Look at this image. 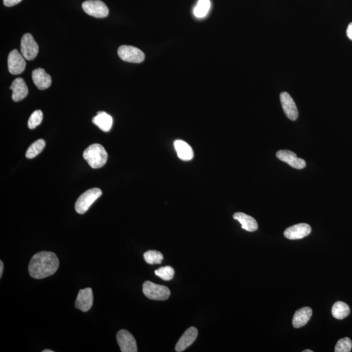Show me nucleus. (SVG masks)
I'll use <instances>...</instances> for the list:
<instances>
[{"instance_id":"obj_9","label":"nucleus","mask_w":352,"mask_h":352,"mask_svg":"<svg viewBox=\"0 0 352 352\" xmlns=\"http://www.w3.org/2000/svg\"><path fill=\"white\" fill-rule=\"evenodd\" d=\"M117 342L122 352L138 351L135 339L128 331L122 330L117 333Z\"/></svg>"},{"instance_id":"obj_4","label":"nucleus","mask_w":352,"mask_h":352,"mask_svg":"<svg viewBox=\"0 0 352 352\" xmlns=\"http://www.w3.org/2000/svg\"><path fill=\"white\" fill-rule=\"evenodd\" d=\"M143 290L144 294L148 299L157 301H165L169 298L171 294L169 288L155 284L149 280L144 283Z\"/></svg>"},{"instance_id":"obj_19","label":"nucleus","mask_w":352,"mask_h":352,"mask_svg":"<svg viewBox=\"0 0 352 352\" xmlns=\"http://www.w3.org/2000/svg\"><path fill=\"white\" fill-rule=\"evenodd\" d=\"M92 122L104 132L110 131L113 124L112 116L105 112H99Z\"/></svg>"},{"instance_id":"obj_15","label":"nucleus","mask_w":352,"mask_h":352,"mask_svg":"<svg viewBox=\"0 0 352 352\" xmlns=\"http://www.w3.org/2000/svg\"><path fill=\"white\" fill-rule=\"evenodd\" d=\"M13 91L12 99L15 102H18L27 98L28 94V88L25 80L22 78H17L13 82L10 87Z\"/></svg>"},{"instance_id":"obj_5","label":"nucleus","mask_w":352,"mask_h":352,"mask_svg":"<svg viewBox=\"0 0 352 352\" xmlns=\"http://www.w3.org/2000/svg\"><path fill=\"white\" fill-rule=\"evenodd\" d=\"M82 7L85 13L93 17L105 18L109 14L108 7L101 0H87Z\"/></svg>"},{"instance_id":"obj_32","label":"nucleus","mask_w":352,"mask_h":352,"mask_svg":"<svg viewBox=\"0 0 352 352\" xmlns=\"http://www.w3.org/2000/svg\"><path fill=\"white\" fill-rule=\"evenodd\" d=\"M303 352H313V351L311 350V349H306V350H304Z\"/></svg>"},{"instance_id":"obj_10","label":"nucleus","mask_w":352,"mask_h":352,"mask_svg":"<svg viewBox=\"0 0 352 352\" xmlns=\"http://www.w3.org/2000/svg\"><path fill=\"white\" fill-rule=\"evenodd\" d=\"M276 157L281 161L287 162L295 169L301 170L306 167L304 160L297 157L296 154L289 150H279L276 153Z\"/></svg>"},{"instance_id":"obj_13","label":"nucleus","mask_w":352,"mask_h":352,"mask_svg":"<svg viewBox=\"0 0 352 352\" xmlns=\"http://www.w3.org/2000/svg\"><path fill=\"white\" fill-rule=\"evenodd\" d=\"M311 230L308 224L300 223L286 229L284 235L288 240H300L310 234Z\"/></svg>"},{"instance_id":"obj_12","label":"nucleus","mask_w":352,"mask_h":352,"mask_svg":"<svg viewBox=\"0 0 352 352\" xmlns=\"http://www.w3.org/2000/svg\"><path fill=\"white\" fill-rule=\"evenodd\" d=\"M93 302V290L91 288H86L80 290L75 301V307L82 312H87L91 308Z\"/></svg>"},{"instance_id":"obj_20","label":"nucleus","mask_w":352,"mask_h":352,"mask_svg":"<svg viewBox=\"0 0 352 352\" xmlns=\"http://www.w3.org/2000/svg\"><path fill=\"white\" fill-rule=\"evenodd\" d=\"M174 147L179 159L183 160H190L193 159V149L185 142L181 140H176L174 142Z\"/></svg>"},{"instance_id":"obj_14","label":"nucleus","mask_w":352,"mask_h":352,"mask_svg":"<svg viewBox=\"0 0 352 352\" xmlns=\"http://www.w3.org/2000/svg\"><path fill=\"white\" fill-rule=\"evenodd\" d=\"M198 333V330L195 327H191L186 330L177 342L175 348L176 351L181 352L187 349L197 339Z\"/></svg>"},{"instance_id":"obj_31","label":"nucleus","mask_w":352,"mask_h":352,"mask_svg":"<svg viewBox=\"0 0 352 352\" xmlns=\"http://www.w3.org/2000/svg\"><path fill=\"white\" fill-rule=\"evenodd\" d=\"M42 352H54V351L51 350V349H44V350L42 351Z\"/></svg>"},{"instance_id":"obj_7","label":"nucleus","mask_w":352,"mask_h":352,"mask_svg":"<svg viewBox=\"0 0 352 352\" xmlns=\"http://www.w3.org/2000/svg\"><path fill=\"white\" fill-rule=\"evenodd\" d=\"M118 54L122 60L127 62L140 63L145 59L143 52L133 46H121L118 49Z\"/></svg>"},{"instance_id":"obj_11","label":"nucleus","mask_w":352,"mask_h":352,"mask_svg":"<svg viewBox=\"0 0 352 352\" xmlns=\"http://www.w3.org/2000/svg\"><path fill=\"white\" fill-rule=\"evenodd\" d=\"M280 99L285 114L288 119L295 121L298 118V110L295 105L294 99L287 92L280 93Z\"/></svg>"},{"instance_id":"obj_26","label":"nucleus","mask_w":352,"mask_h":352,"mask_svg":"<svg viewBox=\"0 0 352 352\" xmlns=\"http://www.w3.org/2000/svg\"><path fill=\"white\" fill-rule=\"evenodd\" d=\"M43 118V114L41 110H37L34 111L28 120V125L30 129L36 128L38 125L41 124Z\"/></svg>"},{"instance_id":"obj_22","label":"nucleus","mask_w":352,"mask_h":352,"mask_svg":"<svg viewBox=\"0 0 352 352\" xmlns=\"http://www.w3.org/2000/svg\"><path fill=\"white\" fill-rule=\"evenodd\" d=\"M45 146V141L42 139H39L33 143L28 149L27 153H26V157L29 159H34L42 152Z\"/></svg>"},{"instance_id":"obj_1","label":"nucleus","mask_w":352,"mask_h":352,"mask_svg":"<svg viewBox=\"0 0 352 352\" xmlns=\"http://www.w3.org/2000/svg\"><path fill=\"white\" fill-rule=\"evenodd\" d=\"M59 265L58 257L54 252L42 251L35 254L31 259L28 271L32 277L41 279L54 275Z\"/></svg>"},{"instance_id":"obj_21","label":"nucleus","mask_w":352,"mask_h":352,"mask_svg":"<svg viewBox=\"0 0 352 352\" xmlns=\"http://www.w3.org/2000/svg\"><path fill=\"white\" fill-rule=\"evenodd\" d=\"M333 317L339 320H342L346 318L350 313V309L346 303L342 301H337L332 307V310Z\"/></svg>"},{"instance_id":"obj_16","label":"nucleus","mask_w":352,"mask_h":352,"mask_svg":"<svg viewBox=\"0 0 352 352\" xmlns=\"http://www.w3.org/2000/svg\"><path fill=\"white\" fill-rule=\"evenodd\" d=\"M32 79L35 86L41 90L49 88L52 84L51 77L43 68H38L33 71Z\"/></svg>"},{"instance_id":"obj_28","label":"nucleus","mask_w":352,"mask_h":352,"mask_svg":"<svg viewBox=\"0 0 352 352\" xmlns=\"http://www.w3.org/2000/svg\"><path fill=\"white\" fill-rule=\"evenodd\" d=\"M22 0H4V4L7 7H13L19 4Z\"/></svg>"},{"instance_id":"obj_6","label":"nucleus","mask_w":352,"mask_h":352,"mask_svg":"<svg viewBox=\"0 0 352 352\" xmlns=\"http://www.w3.org/2000/svg\"><path fill=\"white\" fill-rule=\"evenodd\" d=\"M21 54L26 60H34L39 53V46L32 34H26L21 39Z\"/></svg>"},{"instance_id":"obj_24","label":"nucleus","mask_w":352,"mask_h":352,"mask_svg":"<svg viewBox=\"0 0 352 352\" xmlns=\"http://www.w3.org/2000/svg\"><path fill=\"white\" fill-rule=\"evenodd\" d=\"M144 259L146 263L153 265V264H161L163 255L161 252L157 250H148L144 254Z\"/></svg>"},{"instance_id":"obj_3","label":"nucleus","mask_w":352,"mask_h":352,"mask_svg":"<svg viewBox=\"0 0 352 352\" xmlns=\"http://www.w3.org/2000/svg\"><path fill=\"white\" fill-rule=\"evenodd\" d=\"M102 194V191L98 188H93L85 191L75 203V210L78 214H85Z\"/></svg>"},{"instance_id":"obj_27","label":"nucleus","mask_w":352,"mask_h":352,"mask_svg":"<svg viewBox=\"0 0 352 352\" xmlns=\"http://www.w3.org/2000/svg\"><path fill=\"white\" fill-rule=\"evenodd\" d=\"M352 348V342L348 337L340 339L335 346V352H349Z\"/></svg>"},{"instance_id":"obj_8","label":"nucleus","mask_w":352,"mask_h":352,"mask_svg":"<svg viewBox=\"0 0 352 352\" xmlns=\"http://www.w3.org/2000/svg\"><path fill=\"white\" fill-rule=\"evenodd\" d=\"M26 59L24 58L18 50L15 49L12 51L8 56V68L9 72L12 75H19L25 72L26 65Z\"/></svg>"},{"instance_id":"obj_18","label":"nucleus","mask_w":352,"mask_h":352,"mask_svg":"<svg viewBox=\"0 0 352 352\" xmlns=\"http://www.w3.org/2000/svg\"><path fill=\"white\" fill-rule=\"evenodd\" d=\"M233 219L237 220L242 224V228L248 231H256L259 227L257 222L253 217L248 216L243 213H236L233 215Z\"/></svg>"},{"instance_id":"obj_25","label":"nucleus","mask_w":352,"mask_h":352,"mask_svg":"<svg viewBox=\"0 0 352 352\" xmlns=\"http://www.w3.org/2000/svg\"><path fill=\"white\" fill-rule=\"evenodd\" d=\"M155 273L156 275L162 278L163 280L169 281L173 278L175 271L172 267L165 266L155 270Z\"/></svg>"},{"instance_id":"obj_17","label":"nucleus","mask_w":352,"mask_h":352,"mask_svg":"<svg viewBox=\"0 0 352 352\" xmlns=\"http://www.w3.org/2000/svg\"><path fill=\"white\" fill-rule=\"evenodd\" d=\"M313 311L310 307H306L295 312L293 318L292 324L295 328H300L306 325L310 320Z\"/></svg>"},{"instance_id":"obj_2","label":"nucleus","mask_w":352,"mask_h":352,"mask_svg":"<svg viewBox=\"0 0 352 352\" xmlns=\"http://www.w3.org/2000/svg\"><path fill=\"white\" fill-rule=\"evenodd\" d=\"M83 157L92 169H100L107 161L108 153L102 145L93 144L84 150Z\"/></svg>"},{"instance_id":"obj_23","label":"nucleus","mask_w":352,"mask_h":352,"mask_svg":"<svg viewBox=\"0 0 352 352\" xmlns=\"http://www.w3.org/2000/svg\"><path fill=\"white\" fill-rule=\"evenodd\" d=\"M211 2L209 0H199L194 9V15L198 18L205 17L208 13Z\"/></svg>"},{"instance_id":"obj_30","label":"nucleus","mask_w":352,"mask_h":352,"mask_svg":"<svg viewBox=\"0 0 352 352\" xmlns=\"http://www.w3.org/2000/svg\"><path fill=\"white\" fill-rule=\"evenodd\" d=\"M4 271V264L3 262H0V278H2V275H3Z\"/></svg>"},{"instance_id":"obj_29","label":"nucleus","mask_w":352,"mask_h":352,"mask_svg":"<svg viewBox=\"0 0 352 352\" xmlns=\"http://www.w3.org/2000/svg\"><path fill=\"white\" fill-rule=\"evenodd\" d=\"M347 36L352 41V22L349 24L346 30Z\"/></svg>"}]
</instances>
